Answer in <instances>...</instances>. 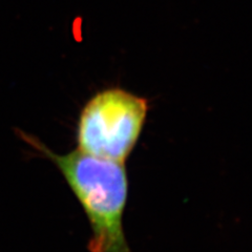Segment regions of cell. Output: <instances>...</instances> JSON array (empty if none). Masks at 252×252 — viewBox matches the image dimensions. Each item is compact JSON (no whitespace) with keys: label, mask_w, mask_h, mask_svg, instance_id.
Wrapping results in <instances>:
<instances>
[{"label":"cell","mask_w":252,"mask_h":252,"mask_svg":"<svg viewBox=\"0 0 252 252\" xmlns=\"http://www.w3.org/2000/svg\"><path fill=\"white\" fill-rule=\"evenodd\" d=\"M30 143L55 163L85 212L91 225V252H131L123 228L128 196L124 163L76 149L57 155L40 142Z\"/></svg>","instance_id":"obj_1"},{"label":"cell","mask_w":252,"mask_h":252,"mask_svg":"<svg viewBox=\"0 0 252 252\" xmlns=\"http://www.w3.org/2000/svg\"><path fill=\"white\" fill-rule=\"evenodd\" d=\"M148 110L147 99L121 88L97 93L86 102L79 116L78 149L125 163L140 139Z\"/></svg>","instance_id":"obj_2"}]
</instances>
